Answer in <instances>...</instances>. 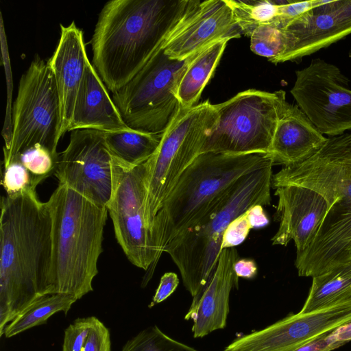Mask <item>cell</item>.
Returning <instances> with one entry per match:
<instances>
[{
	"instance_id": "37",
	"label": "cell",
	"mask_w": 351,
	"mask_h": 351,
	"mask_svg": "<svg viewBox=\"0 0 351 351\" xmlns=\"http://www.w3.org/2000/svg\"><path fill=\"white\" fill-rule=\"evenodd\" d=\"M234 270L238 278H253L257 274V267L252 259H238L234 265Z\"/></svg>"
},
{
	"instance_id": "33",
	"label": "cell",
	"mask_w": 351,
	"mask_h": 351,
	"mask_svg": "<svg viewBox=\"0 0 351 351\" xmlns=\"http://www.w3.org/2000/svg\"><path fill=\"white\" fill-rule=\"evenodd\" d=\"M252 229L250 223L247 210L235 218L226 228L222 240L221 250L234 247L241 244Z\"/></svg>"
},
{
	"instance_id": "22",
	"label": "cell",
	"mask_w": 351,
	"mask_h": 351,
	"mask_svg": "<svg viewBox=\"0 0 351 351\" xmlns=\"http://www.w3.org/2000/svg\"><path fill=\"white\" fill-rule=\"evenodd\" d=\"M228 38L221 39L195 54L182 74L176 88V97L181 108L197 105L202 90L213 76Z\"/></svg>"
},
{
	"instance_id": "29",
	"label": "cell",
	"mask_w": 351,
	"mask_h": 351,
	"mask_svg": "<svg viewBox=\"0 0 351 351\" xmlns=\"http://www.w3.org/2000/svg\"><path fill=\"white\" fill-rule=\"evenodd\" d=\"M121 351H198L177 341L154 325L128 340Z\"/></svg>"
},
{
	"instance_id": "6",
	"label": "cell",
	"mask_w": 351,
	"mask_h": 351,
	"mask_svg": "<svg viewBox=\"0 0 351 351\" xmlns=\"http://www.w3.org/2000/svg\"><path fill=\"white\" fill-rule=\"evenodd\" d=\"M274 164L268 153L199 154L165 200L149 229L154 258L152 274L170 243L198 220L221 193L241 177Z\"/></svg>"
},
{
	"instance_id": "14",
	"label": "cell",
	"mask_w": 351,
	"mask_h": 351,
	"mask_svg": "<svg viewBox=\"0 0 351 351\" xmlns=\"http://www.w3.org/2000/svg\"><path fill=\"white\" fill-rule=\"evenodd\" d=\"M351 322V298L308 313H290L234 339L225 351H293Z\"/></svg>"
},
{
	"instance_id": "25",
	"label": "cell",
	"mask_w": 351,
	"mask_h": 351,
	"mask_svg": "<svg viewBox=\"0 0 351 351\" xmlns=\"http://www.w3.org/2000/svg\"><path fill=\"white\" fill-rule=\"evenodd\" d=\"M77 300L66 293L43 295L10 322L4 328L3 335L10 338L32 327L44 324L51 315L60 311L66 315Z\"/></svg>"
},
{
	"instance_id": "11",
	"label": "cell",
	"mask_w": 351,
	"mask_h": 351,
	"mask_svg": "<svg viewBox=\"0 0 351 351\" xmlns=\"http://www.w3.org/2000/svg\"><path fill=\"white\" fill-rule=\"evenodd\" d=\"M146 162L136 167L112 157V192L107 209L118 243L129 261L146 271L142 287L149 282L154 258L144 218Z\"/></svg>"
},
{
	"instance_id": "19",
	"label": "cell",
	"mask_w": 351,
	"mask_h": 351,
	"mask_svg": "<svg viewBox=\"0 0 351 351\" xmlns=\"http://www.w3.org/2000/svg\"><path fill=\"white\" fill-rule=\"evenodd\" d=\"M60 26L57 47L47 60L53 72L60 104L61 136L69 132L76 97L89 59L84 34L75 23Z\"/></svg>"
},
{
	"instance_id": "34",
	"label": "cell",
	"mask_w": 351,
	"mask_h": 351,
	"mask_svg": "<svg viewBox=\"0 0 351 351\" xmlns=\"http://www.w3.org/2000/svg\"><path fill=\"white\" fill-rule=\"evenodd\" d=\"M315 5V0L304 1H281L280 14L276 24L285 27L291 22L310 11Z\"/></svg>"
},
{
	"instance_id": "10",
	"label": "cell",
	"mask_w": 351,
	"mask_h": 351,
	"mask_svg": "<svg viewBox=\"0 0 351 351\" xmlns=\"http://www.w3.org/2000/svg\"><path fill=\"white\" fill-rule=\"evenodd\" d=\"M12 116V143L10 149L3 151V162L36 145L59 155L57 146L62 136L58 92L48 61L39 56L20 79Z\"/></svg>"
},
{
	"instance_id": "21",
	"label": "cell",
	"mask_w": 351,
	"mask_h": 351,
	"mask_svg": "<svg viewBox=\"0 0 351 351\" xmlns=\"http://www.w3.org/2000/svg\"><path fill=\"white\" fill-rule=\"evenodd\" d=\"M327 140L298 106L288 103L278 121L269 154L274 164L297 165L316 154Z\"/></svg>"
},
{
	"instance_id": "1",
	"label": "cell",
	"mask_w": 351,
	"mask_h": 351,
	"mask_svg": "<svg viewBox=\"0 0 351 351\" xmlns=\"http://www.w3.org/2000/svg\"><path fill=\"white\" fill-rule=\"evenodd\" d=\"M199 0H111L91 39L93 63L108 90L126 84L197 11Z\"/></svg>"
},
{
	"instance_id": "40",
	"label": "cell",
	"mask_w": 351,
	"mask_h": 351,
	"mask_svg": "<svg viewBox=\"0 0 351 351\" xmlns=\"http://www.w3.org/2000/svg\"><path fill=\"white\" fill-rule=\"evenodd\" d=\"M222 351H225V350H222Z\"/></svg>"
},
{
	"instance_id": "31",
	"label": "cell",
	"mask_w": 351,
	"mask_h": 351,
	"mask_svg": "<svg viewBox=\"0 0 351 351\" xmlns=\"http://www.w3.org/2000/svg\"><path fill=\"white\" fill-rule=\"evenodd\" d=\"M96 319L77 318L71 324L64 330L62 351H82Z\"/></svg>"
},
{
	"instance_id": "23",
	"label": "cell",
	"mask_w": 351,
	"mask_h": 351,
	"mask_svg": "<svg viewBox=\"0 0 351 351\" xmlns=\"http://www.w3.org/2000/svg\"><path fill=\"white\" fill-rule=\"evenodd\" d=\"M351 298V260L313 278L300 312L308 313Z\"/></svg>"
},
{
	"instance_id": "39",
	"label": "cell",
	"mask_w": 351,
	"mask_h": 351,
	"mask_svg": "<svg viewBox=\"0 0 351 351\" xmlns=\"http://www.w3.org/2000/svg\"><path fill=\"white\" fill-rule=\"evenodd\" d=\"M351 260V247L348 251V253L347 254V257H346V262L349 261Z\"/></svg>"
},
{
	"instance_id": "32",
	"label": "cell",
	"mask_w": 351,
	"mask_h": 351,
	"mask_svg": "<svg viewBox=\"0 0 351 351\" xmlns=\"http://www.w3.org/2000/svg\"><path fill=\"white\" fill-rule=\"evenodd\" d=\"M351 341L344 325L293 351H332Z\"/></svg>"
},
{
	"instance_id": "2",
	"label": "cell",
	"mask_w": 351,
	"mask_h": 351,
	"mask_svg": "<svg viewBox=\"0 0 351 351\" xmlns=\"http://www.w3.org/2000/svg\"><path fill=\"white\" fill-rule=\"evenodd\" d=\"M286 185L314 190L328 206L314 240L296 256L298 276L313 278L346 263L351 247V132L328 138L308 159L273 174V189Z\"/></svg>"
},
{
	"instance_id": "17",
	"label": "cell",
	"mask_w": 351,
	"mask_h": 351,
	"mask_svg": "<svg viewBox=\"0 0 351 351\" xmlns=\"http://www.w3.org/2000/svg\"><path fill=\"white\" fill-rule=\"evenodd\" d=\"M243 35L226 0L202 1L195 13L164 47L171 59L184 60L221 39Z\"/></svg>"
},
{
	"instance_id": "27",
	"label": "cell",
	"mask_w": 351,
	"mask_h": 351,
	"mask_svg": "<svg viewBox=\"0 0 351 351\" xmlns=\"http://www.w3.org/2000/svg\"><path fill=\"white\" fill-rule=\"evenodd\" d=\"M59 156L53 155L43 146L36 145L25 149L12 159H16L20 162L36 188L45 179L55 173Z\"/></svg>"
},
{
	"instance_id": "16",
	"label": "cell",
	"mask_w": 351,
	"mask_h": 351,
	"mask_svg": "<svg viewBox=\"0 0 351 351\" xmlns=\"http://www.w3.org/2000/svg\"><path fill=\"white\" fill-rule=\"evenodd\" d=\"M274 194L279 226L271 239L272 245L286 246L293 241L298 256L314 240L328 211L327 202L314 190L300 186H278Z\"/></svg>"
},
{
	"instance_id": "13",
	"label": "cell",
	"mask_w": 351,
	"mask_h": 351,
	"mask_svg": "<svg viewBox=\"0 0 351 351\" xmlns=\"http://www.w3.org/2000/svg\"><path fill=\"white\" fill-rule=\"evenodd\" d=\"M54 175L59 184L71 188L97 206L107 208L113 186L112 156L104 132L88 129L71 131Z\"/></svg>"
},
{
	"instance_id": "7",
	"label": "cell",
	"mask_w": 351,
	"mask_h": 351,
	"mask_svg": "<svg viewBox=\"0 0 351 351\" xmlns=\"http://www.w3.org/2000/svg\"><path fill=\"white\" fill-rule=\"evenodd\" d=\"M216 120L214 104L206 101L181 108L162 133L156 151L146 161L144 218L148 232L165 200L200 154Z\"/></svg>"
},
{
	"instance_id": "8",
	"label": "cell",
	"mask_w": 351,
	"mask_h": 351,
	"mask_svg": "<svg viewBox=\"0 0 351 351\" xmlns=\"http://www.w3.org/2000/svg\"><path fill=\"white\" fill-rule=\"evenodd\" d=\"M287 104L284 90L270 93L248 89L214 104L216 123L200 154H269L278 121Z\"/></svg>"
},
{
	"instance_id": "3",
	"label": "cell",
	"mask_w": 351,
	"mask_h": 351,
	"mask_svg": "<svg viewBox=\"0 0 351 351\" xmlns=\"http://www.w3.org/2000/svg\"><path fill=\"white\" fill-rule=\"evenodd\" d=\"M51 217L36 192L1 200L0 337L5 326L47 294Z\"/></svg>"
},
{
	"instance_id": "28",
	"label": "cell",
	"mask_w": 351,
	"mask_h": 351,
	"mask_svg": "<svg viewBox=\"0 0 351 351\" xmlns=\"http://www.w3.org/2000/svg\"><path fill=\"white\" fill-rule=\"evenodd\" d=\"M250 49L256 55L265 57L274 63L287 48V37L285 27L276 24L257 27L250 36Z\"/></svg>"
},
{
	"instance_id": "5",
	"label": "cell",
	"mask_w": 351,
	"mask_h": 351,
	"mask_svg": "<svg viewBox=\"0 0 351 351\" xmlns=\"http://www.w3.org/2000/svg\"><path fill=\"white\" fill-rule=\"evenodd\" d=\"M272 167H265L238 179L165 249L193 300L202 293L217 267L229 224L253 206L271 204Z\"/></svg>"
},
{
	"instance_id": "18",
	"label": "cell",
	"mask_w": 351,
	"mask_h": 351,
	"mask_svg": "<svg viewBox=\"0 0 351 351\" xmlns=\"http://www.w3.org/2000/svg\"><path fill=\"white\" fill-rule=\"evenodd\" d=\"M239 259L234 247L221 250L217 267L202 293L192 300L184 319L192 320L195 338L204 337L210 332L223 329L230 311L232 289L238 287L239 278L234 270Z\"/></svg>"
},
{
	"instance_id": "35",
	"label": "cell",
	"mask_w": 351,
	"mask_h": 351,
	"mask_svg": "<svg viewBox=\"0 0 351 351\" xmlns=\"http://www.w3.org/2000/svg\"><path fill=\"white\" fill-rule=\"evenodd\" d=\"M109 329L96 319L82 351H110Z\"/></svg>"
},
{
	"instance_id": "36",
	"label": "cell",
	"mask_w": 351,
	"mask_h": 351,
	"mask_svg": "<svg viewBox=\"0 0 351 351\" xmlns=\"http://www.w3.org/2000/svg\"><path fill=\"white\" fill-rule=\"evenodd\" d=\"M179 282V278L176 273L167 272L164 274L160 278V283L148 307L152 308L168 298L175 291Z\"/></svg>"
},
{
	"instance_id": "24",
	"label": "cell",
	"mask_w": 351,
	"mask_h": 351,
	"mask_svg": "<svg viewBox=\"0 0 351 351\" xmlns=\"http://www.w3.org/2000/svg\"><path fill=\"white\" fill-rule=\"evenodd\" d=\"M161 134L130 128L104 132V138L113 158L125 165L136 167L145 162L154 155L159 145Z\"/></svg>"
},
{
	"instance_id": "26",
	"label": "cell",
	"mask_w": 351,
	"mask_h": 351,
	"mask_svg": "<svg viewBox=\"0 0 351 351\" xmlns=\"http://www.w3.org/2000/svg\"><path fill=\"white\" fill-rule=\"evenodd\" d=\"M242 34L250 37L262 25L276 24L281 1L226 0Z\"/></svg>"
},
{
	"instance_id": "9",
	"label": "cell",
	"mask_w": 351,
	"mask_h": 351,
	"mask_svg": "<svg viewBox=\"0 0 351 351\" xmlns=\"http://www.w3.org/2000/svg\"><path fill=\"white\" fill-rule=\"evenodd\" d=\"M195 55L173 60L162 48L126 84L112 93V100L130 128L155 134L166 130L181 108L177 85Z\"/></svg>"
},
{
	"instance_id": "20",
	"label": "cell",
	"mask_w": 351,
	"mask_h": 351,
	"mask_svg": "<svg viewBox=\"0 0 351 351\" xmlns=\"http://www.w3.org/2000/svg\"><path fill=\"white\" fill-rule=\"evenodd\" d=\"M84 129L104 132L130 129L90 60L76 97L69 132Z\"/></svg>"
},
{
	"instance_id": "12",
	"label": "cell",
	"mask_w": 351,
	"mask_h": 351,
	"mask_svg": "<svg viewBox=\"0 0 351 351\" xmlns=\"http://www.w3.org/2000/svg\"><path fill=\"white\" fill-rule=\"evenodd\" d=\"M295 77L290 92L322 134L332 137L351 131V89L336 65L315 59L296 71Z\"/></svg>"
},
{
	"instance_id": "15",
	"label": "cell",
	"mask_w": 351,
	"mask_h": 351,
	"mask_svg": "<svg viewBox=\"0 0 351 351\" xmlns=\"http://www.w3.org/2000/svg\"><path fill=\"white\" fill-rule=\"evenodd\" d=\"M287 45L275 64L293 61L351 34V0H315L310 11L285 27Z\"/></svg>"
},
{
	"instance_id": "38",
	"label": "cell",
	"mask_w": 351,
	"mask_h": 351,
	"mask_svg": "<svg viewBox=\"0 0 351 351\" xmlns=\"http://www.w3.org/2000/svg\"><path fill=\"white\" fill-rule=\"evenodd\" d=\"M247 217L252 228H262L269 223L262 206L257 205L247 210Z\"/></svg>"
},
{
	"instance_id": "4",
	"label": "cell",
	"mask_w": 351,
	"mask_h": 351,
	"mask_svg": "<svg viewBox=\"0 0 351 351\" xmlns=\"http://www.w3.org/2000/svg\"><path fill=\"white\" fill-rule=\"evenodd\" d=\"M51 217V263L47 294L77 300L93 290L108 209L58 184L47 202Z\"/></svg>"
},
{
	"instance_id": "30",
	"label": "cell",
	"mask_w": 351,
	"mask_h": 351,
	"mask_svg": "<svg viewBox=\"0 0 351 351\" xmlns=\"http://www.w3.org/2000/svg\"><path fill=\"white\" fill-rule=\"evenodd\" d=\"M0 40H1V58L3 64L4 66L7 90H8V99L7 106L5 111V117L4 124L2 130V136L5 141V145L3 147V151H8L11 146L12 138V116L11 111H12L11 101H12V69L10 66V61L8 53V48L7 45L6 35L5 33V29L3 25V21L2 18L1 12H0Z\"/></svg>"
}]
</instances>
